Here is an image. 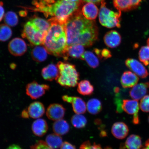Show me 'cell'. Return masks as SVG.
I'll return each mask as SVG.
<instances>
[{
	"instance_id": "obj_6",
	"label": "cell",
	"mask_w": 149,
	"mask_h": 149,
	"mask_svg": "<svg viewBox=\"0 0 149 149\" xmlns=\"http://www.w3.org/2000/svg\"><path fill=\"white\" fill-rule=\"evenodd\" d=\"M46 34L42 33L31 20L24 25L22 36L33 45H42Z\"/></svg>"
},
{
	"instance_id": "obj_44",
	"label": "cell",
	"mask_w": 149,
	"mask_h": 149,
	"mask_svg": "<svg viewBox=\"0 0 149 149\" xmlns=\"http://www.w3.org/2000/svg\"><path fill=\"white\" fill-rule=\"evenodd\" d=\"M142 149H149V139L146 141L144 148Z\"/></svg>"
},
{
	"instance_id": "obj_17",
	"label": "cell",
	"mask_w": 149,
	"mask_h": 149,
	"mask_svg": "<svg viewBox=\"0 0 149 149\" xmlns=\"http://www.w3.org/2000/svg\"><path fill=\"white\" fill-rule=\"evenodd\" d=\"M104 40L107 46L111 48H114L120 45L122 38L120 33L117 31H111L106 33Z\"/></svg>"
},
{
	"instance_id": "obj_18",
	"label": "cell",
	"mask_w": 149,
	"mask_h": 149,
	"mask_svg": "<svg viewBox=\"0 0 149 149\" xmlns=\"http://www.w3.org/2000/svg\"><path fill=\"white\" fill-rule=\"evenodd\" d=\"M111 133L116 138L123 139L129 133V128L127 125L123 122H117L113 125Z\"/></svg>"
},
{
	"instance_id": "obj_49",
	"label": "cell",
	"mask_w": 149,
	"mask_h": 149,
	"mask_svg": "<svg viewBox=\"0 0 149 149\" xmlns=\"http://www.w3.org/2000/svg\"><path fill=\"white\" fill-rule=\"evenodd\" d=\"M35 1H38V0H35Z\"/></svg>"
},
{
	"instance_id": "obj_38",
	"label": "cell",
	"mask_w": 149,
	"mask_h": 149,
	"mask_svg": "<svg viewBox=\"0 0 149 149\" xmlns=\"http://www.w3.org/2000/svg\"><path fill=\"white\" fill-rule=\"evenodd\" d=\"M31 149H54L50 148L45 142L43 141H39L34 145L31 146Z\"/></svg>"
},
{
	"instance_id": "obj_10",
	"label": "cell",
	"mask_w": 149,
	"mask_h": 149,
	"mask_svg": "<svg viewBox=\"0 0 149 149\" xmlns=\"http://www.w3.org/2000/svg\"><path fill=\"white\" fill-rule=\"evenodd\" d=\"M8 50L11 54L20 56L25 54L27 50V46L24 40L19 38L13 39L9 42Z\"/></svg>"
},
{
	"instance_id": "obj_14",
	"label": "cell",
	"mask_w": 149,
	"mask_h": 149,
	"mask_svg": "<svg viewBox=\"0 0 149 149\" xmlns=\"http://www.w3.org/2000/svg\"><path fill=\"white\" fill-rule=\"evenodd\" d=\"M26 109L29 117L33 119L40 118L45 113V108L43 104L39 102H33Z\"/></svg>"
},
{
	"instance_id": "obj_48",
	"label": "cell",
	"mask_w": 149,
	"mask_h": 149,
	"mask_svg": "<svg viewBox=\"0 0 149 149\" xmlns=\"http://www.w3.org/2000/svg\"><path fill=\"white\" fill-rule=\"evenodd\" d=\"M148 122L149 123V117H148Z\"/></svg>"
},
{
	"instance_id": "obj_35",
	"label": "cell",
	"mask_w": 149,
	"mask_h": 149,
	"mask_svg": "<svg viewBox=\"0 0 149 149\" xmlns=\"http://www.w3.org/2000/svg\"><path fill=\"white\" fill-rule=\"evenodd\" d=\"M79 149H112L111 147L107 146L102 148L100 144H96L95 143L91 142L88 141H85L81 146Z\"/></svg>"
},
{
	"instance_id": "obj_43",
	"label": "cell",
	"mask_w": 149,
	"mask_h": 149,
	"mask_svg": "<svg viewBox=\"0 0 149 149\" xmlns=\"http://www.w3.org/2000/svg\"><path fill=\"white\" fill-rule=\"evenodd\" d=\"M6 149H22L18 145L13 144L9 146Z\"/></svg>"
},
{
	"instance_id": "obj_22",
	"label": "cell",
	"mask_w": 149,
	"mask_h": 149,
	"mask_svg": "<svg viewBox=\"0 0 149 149\" xmlns=\"http://www.w3.org/2000/svg\"><path fill=\"white\" fill-rule=\"evenodd\" d=\"M48 52L43 45L36 46L31 51V55L33 60L38 62L45 61L48 56Z\"/></svg>"
},
{
	"instance_id": "obj_19",
	"label": "cell",
	"mask_w": 149,
	"mask_h": 149,
	"mask_svg": "<svg viewBox=\"0 0 149 149\" xmlns=\"http://www.w3.org/2000/svg\"><path fill=\"white\" fill-rule=\"evenodd\" d=\"M59 70L57 65L51 64L42 69V75L44 79L48 81L56 80L59 77Z\"/></svg>"
},
{
	"instance_id": "obj_28",
	"label": "cell",
	"mask_w": 149,
	"mask_h": 149,
	"mask_svg": "<svg viewBox=\"0 0 149 149\" xmlns=\"http://www.w3.org/2000/svg\"><path fill=\"white\" fill-rule=\"evenodd\" d=\"M78 92L84 96L92 95L94 91V88L90 82L87 80H83L78 84Z\"/></svg>"
},
{
	"instance_id": "obj_12",
	"label": "cell",
	"mask_w": 149,
	"mask_h": 149,
	"mask_svg": "<svg viewBox=\"0 0 149 149\" xmlns=\"http://www.w3.org/2000/svg\"><path fill=\"white\" fill-rule=\"evenodd\" d=\"M65 108L61 104H53L50 105L47 110V117L50 120L56 121L62 119L65 116Z\"/></svg>"
},
{
	"instance_id": "obj_33",
	"label": "cell",
	"mask_w": 149,
	"mask_h": 149,
	"mask_svg": "<svg viewBox=\"0 0 149 149\" xmlns=\"http://www.w3.org/2000/svg\"><path fill=\"white\" fill-rule=\"evenodd\" d=\"M139 58L140 61L145 66L149 64V46L141 47L139 52Z\"/></svg>"
},
{
	"instance_id": "obj_20",
	"label": "cell",
	"mask_w": 149,
	"mask_h": 149,
	"mask_svg": "<svg viewBox=\"0 0 149 149\" xmlns=\"http://www.w3.org/2000/svg\"><path fill=\"white\" fill-rule=\"evenodd\" d=\"M31 129L35 135L42 137L46 133L48 130V125L46 121L41 118H38L33 122Z\"/></svg>"
},
{
	"instance_id": "obj_4",
	"label": "cell",
	"mask_w": 149,
	"mask_h": 149,
	"mask_svg": "<svg viewBox=\"0 0 149 149\" xmlns=\"http://www.w3.org/2000/svg\"><path fill=\"white\" fill-rule=\"evenodd\" d=\"M57 66L59 74L56 80L61 85L66 87H74L77 84L79 74L74 65L59 61Z\"/></svg>"
},
{
	"instance_id": "obj_32",
	"label": "cell",
	"mask_w": 149,
	"mask_h": 149,
	"mask_svg": "<svg viewBox=\"0 0 149 149\" xmlns=\"http://www.w3.org/2000/svg\"><path fill=\"white\" fill-rule=\"evenodd\" d=\"M12 31L8 26L5 24H0V41L6 42L11 38Z\"/></svg>"
},
{
	"instance_id": "obj_34",
	"label": "cell",
	"mask_w": 149,
	"mask_h": 149,
	"mask_svg": "<svg viewBox=\"0 0 149 149\" xmlns=\"http://www.w3.org/2000/svg\"><path fill=\"white\" fill-rule=\"evenodd\" d=\"M4 21L9 26H15L17 25L18 22L17 16L13 12H8L5 15Z\"/></svg>"
},
{
	"instance_id": "obj_36",
	"label": "cell",
	"mask_w": 149,
	"mask_h": 149,
	"mask_svg": "<svg viewBox=\"0 0 149 149\" xmlns=\"http://www.w3.org/2000/svg\"><path fill=\"white\" fill-rule=\"evenodd\" d=\"M94 51L98 57L101 59L105 60L111 57V52L107 49L101 50L96 48L94 49Z\"/></svg>"
},
{
	"instance_id": "obj_45",
	"label": "cell",
	"mask_w": 149,
	"mask_h": 149,
	"mask_svg": "<svg viewBox=\"0 0 149 149\" xmlns=\"http://www.w3.org/2000/svg\"><path fill=\"white\" fill-rule=\"evenodd\" d=\"M26 13L25 12H24V11H22V12H20V15L22 17L25 16L26 15Z\"/></svg>"
},
{
	"instance_id": "obj_23",
	"label": "cell",
	"mask_w": 149,
	"mask_h": 149,
	"mask_svg": "<svg viewBox=\"0 0 149 149\" xmlns=\"http://www.w3.org/2000/svg\"><path fill=\"white\" fill-rule=\"evenodd\" d=\"M53 129L55 133L59 136L64 135L69 131L70 126L68 122L63 119L55 121Z\"/></svg>"
},
{
	"instance_id": "obj_37",
	"label": "cell",
	"mask_w": 149,
	"mask_h": 149,
	"mask_svg": "<svg viewBox=\"0 0 149 149\" xmlns=\"http://www.w3.org/2000/svg\"><path fill=\"white\" fill-rule=\"evenodd\" d=\"M139 107L144 112H149V95H146L141 100Z\"/></svg>"
},
{
	"instance_id": "obj_29",
	"label": "cell",
	"mask_w": 149,
	"mask_h": 149,
	"mask_svg": "<svg viewBox=\"0 0 149 149\" xmlns=\"http://www.w3.org/2000/svg\"><path fill=\"white\" fill-rule=\"evenodd\" d=\"M81 59L86 61L89 66L93 68H96L99 65V61L93 52L86 51L81 56Z\"/></svg>"
},
{
	"instance_id": "obj_1",
	"label": "cell",
	"mask_w": 149,
	"mask_h": 149,
	"mask_svg": "<svg viewBox=\"0 0 149 149\" xmlns=\"http://www.w3.org/2000/svg\"><path fill=\"white\" fill-rule=\"evenodd\" d=\"M64 26L68 46L79 44L89 47L98 38V30L96 23L79 13L76 12Z\"/></svg>"
},
{
	"instance_id": "obj_11",
	"label": "cell",
	"mask_w": 149,
	"mask_h": 149,
	"mask_svg": "<svg viewBox=\"0 0 149 149\" xmlns=\"http://www.w3.org/2000/svg\"><path fill=\"white\" fill-rule=\"evenodd\" d=\"M62 99L63 101L72 104L74 112L77 114H83L86 111V104L81 98L65 95L62 97Z\"/></svg>"
},
{
	"instance_id": "obj_5",
	"label": "cell",
	"mask_w": 149,
	"mask_h": 149,
	"mask_svg": "<svg viewBox=\"0 0 149 149\" xmlns=\"http://www.w3.org/2000/svg\"><path fill=\"white\" fill-rule=\"evenodd\" d=\"M121 11L116 12L110 10L106 7L105 1L101 3L99 15L101 25L108 28L120 27Z\"/></svg>"
},
{
	"instance_id": "obj_13",
	"label": "cell",
	"mask_w": 149,
	"mask_h": 149,
	"mask_svg": "<svg viewBox=\"0 0 149 149\" xmlns=\"http://www.w3.org/2000/svg\"><path fill=\"white\" fill-rule=\"evenodd\" d=\"M149 89V82L137 84L132 87L130 92V95L133 100H141L146 95Z\"/></svg>"
},
{
	"instance_id": "obj_2",
	"label": "cell",
	"mask_w": 149,
	"mask_h": 149,
	"mask_svg": "<svg viewBox=\"0 0 149 149\" xmlns=\"http://www.w3.org/2000/svg\"><path fill=\"white\" fill-rule=\"evenodd\" d=\"M48 20L51 23V26L42 45L48 54L68 60V46L64 25L59 23L53 17Z\"/></svg>"
},
{
	"instance_id": "obj_15",
	"label": "cell",
	"mask_w": 149,
	"mask_h": 149,
	"mask_svg": "<svg viewBox=\"0 0 149 149\" xmlns=\"http://www.w3.org/2000/svg\"><path fill=\"white\" fill-rule=\"evenodd\" d=\"M139 77L134 72L130 71L125 72L121 78L120 82L124 88H129L137 84L139 81Z\"/></svg>"
},
{
	"instance_id": "obj_16",
	"label": "cell",
	"mask_w": 149,
	"mask_h": 149,
	"mask_svg": "<svg viewBox=\"0 0 149 149\" xmlns=\"http://www.w3.org/2000/svg\"><path fill=\"white\" fill-rule=\"evenodd\" d=\"M141 0H113V5L117 10L128 11L138 6Z\"/></svg>"
},
{
	"instance_id": "obj_27",
	"label": "cell",
	"mask_w": 149,
	"mask_h": 149,
	"mask_svg": "<svg viewBox=\"0 0 149 149\" xmlns=\"http://www.w3.org/2000/svg\"><path fill=\"white\" fill-rule=\"evenodd\" d=\"M87 109L89 113L96 115L102 110V105L100 100L96 98L89 100L86 104Z\"/></svg>"
},
{
	"instance_id": "obj_39",
	"label": "cell",
	"mask_w": 149,
	"mask_h": 149,
	"mask_svg": "<svg viewBox=\"0 0 149 149\" xmlns=\"http://www.w3.org/2000/svg\"><path fill=\"white\" fill-rule=\"evenodd\" d=\"M60 149H76L75 146L70 143L65 141L63 143Z\"/></svg>"
},
{
	"instance_id": "obj_24",
	"label": "cell",
	"mask_w": 149,
	"mask_h": 149,
	"mask_svg": "<svg viewBox=\"0 0 149 149\" xmlns=\"http://www.w3.org/2000/svg\"><path fill=\"white\" fill-rule=\"evenodd\" d=\"M125 146L127 149H141L142 142L141 137L136 135H130L127 139Z\"/></svg>"
},
{
	"instance_id": "obj_7",
	"label": "cell",
	"mask_w": 149,
	"mask_h": 149,
	"mask_svg": "<svg viewBox=\"0 0 149 149\" xmlns=\"http://www.w3.org/2000/svg\"><path fill=\"white\" fill-rule=\"evenodd\" d=\"M49 85L40 84L36 81L28 84L26 87V93L33 100H36L45 94L49 90Z\"/></svg>"
},
{
	"instance_id": "obj_8",
	"label": "cell",
	"mask_w": 149,
	"mask_h": 149,
	"mask_svg": "<svg viewBox=\"0 0 149 149\" xmlns=\"http://www.w3.org/2000/svg\"><path fill=\"white\" fill-rule=\"evenodd\" d=\"M122 108L123 111L128 114L133 115V122L134 124H139V112L140 107L139 104L138 100H123Z\"/></svg>"
},
{
	"instance_id": "obj_26",
	"label": "cell",
	"mask_w": 149,
	"mask_h": 149,
	"mask_svg": "<svg viewBox=\"0 0 149 149\" xmlns=\"http://www.w3.org/2000/svg\"><path fill=\"white\" fill-rule=\"evenodd\" d=\"M84 53V48L81 44H74L68 46L67 52L68 57L70 56L74 58H81Z\"/></svg>"
},
{
	"instance_id": "obj_31",
	"label": "cell",
	"mask_w": 149,
	"mask_h": 149,
	"mask_svg": "<svg viewBox=\"0 0 149 149\" xmlns=\"http://www.w3.org/2000/svg\"><path fill=\"white\" fill-rule=\"evenodd\" d=\"M71 122L72 125L77 128L85 127L87 123V119L84 115L77 113L72 117Z\"/></svg>"
},
{
	"instance_id": "obj_47",
	"label": "cell",
	"mask_w": 149,
	"mask_h": 149,
	"mask_svg": "<svg viewBox=\"0 0 149 149\" xmlns=\"http://www.w3.org/2000/svg\"><path fill=\"white\" fill-rule=\"evenodd\" d=\"M147 43L148 45L149 46V38L147 40Z\"/></svg>"
},
{
	"instance_id": "obj_30",
	"label": "cell",
	"mask_w": 149,
	"mask_h": 149,
	"mask_svg": "<svg viewBox=\"0 0 149 149\" xmlns=\"http://www.w3.org/2000/svg\"><path fill=\"white\" fill-rule=\"evenodd\" d=\"M31 21L42 33L47 34L51 26V23L49 20L35 17L31 19Z\"/></svg>"
},
{
	"instance_id": "obj_46",
	"label": "cell",
	"mask_w": 149,
	"mask_h": 149,
	"mask_svg": "<svg viewBox=\"0 0 149 149\" xmlns=\"http://www.w3.org/2000/svg\"><path fill=\"white\" fill-rule=\"evenodd\" d=\"M68 1H69L72 2H74L79 3H81V0H68Z\"/></svg>"
},
{
	"instance_id": "obj_21",
	"label": "cell",
	"mask_w": 149,
	"mask_h": 149,
	"mask_svg": "<svg viewBox=\"0 0 149 149\" xmlns=\"http://www.w3.org/2000/svg\"><path fill=\"white\" fill-rule=\"evenodd\" d=\"M82 12L83 16L87 19L93 20L97 17L98 9L94 3H88L84 6Z\"/></svg>"
},
{
	"instance_id": "obj_41",
	"label": "cell",
	"mask_w": 149,
	"mask_h": 149,
	"mask_svg": "<svg viewBox=\"0 0 149 149\" xmlns=\"http://www.w3.org/2000/svg\"><path fill=\"white\" fill-rule=\"evenodd\" d=\"M83 1L88 3H102L104 0H83Z\"/></svg>"
},
{
	"instance_id": "obj_25",
	"label": "cell",
	"mask_w": 149,
	"mask_h": 149,
	"mask_svg": "<svg viewBox=\"0 0 149 149\" xmlns=\"http://www.w3.org/2000/svg\"><path fill=\"white\" fill-rule=\"evenodd\" d=\"M45 142L50 148L54 149L61 148L63 143L61 136L55 133L48 135L46 137Z\"/></svg>"
},
{
	"instance_id": "obj_42",
	"label": "cell",
	"mask_w": 149,
	"mask_h": 149,
	"mask_svg": "<svg viewBox=\"0 0 149 149\" xmlns=\"http://www.w3.org/2000/svg\"><path fill=\"white\" fill-rule=\"evenodd\" d=\"M21 116L24 118H29L26 109L22 111Z\"/></svg>"
},
{
	"instance_id": "obj_3",
	"label": "cell",
	"mask_w": 149,
	"mask_h": 149,
	"mask_svg": "<svg viewBox=\"0 0 149 149\" xmlns=\"http://www.w3.org/2000/svg\"><path fill=\"white\" fill-rule=\"evenodd\" d=\"M81 3L68 0H58L44 6L42 12L46 17L51 16L59 23L64 25L78 10Z\"/></svg>"
},
{
	"instance_id": "obj_9",
	"label": "cell",
	"mask_w": 149,
	"mask_h": 149,
	"mask_svg": "<svg viewBox=\"0 0 149 149\" xmlns=\"http://www.w3.org/2000/svg\"><path fill=\"white\" fill-rule=\"evenodd\" d=\"M125 64L126 66L139 77L144 79L149 75L148 72L145 65L141 61L135 59L130 58L126 59Z\"/></svg>"
},
{
	"instance_id": "obj_40",
	"label": "cell",
	"mask_w": 149,
	"mask_h": 149,
	"mask_svg": "<svg viewBox=\"0 0 149 149\" xmlns=\"http://www.w3.org/2000/svg\"><path fill=\"white\" fill-rule=\"evenodd\" d=\"M4 15V9L3 7V3L0 2V22H1L3 17Z\"/></svg>"
}]
</instances>
